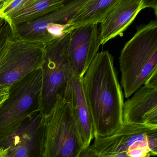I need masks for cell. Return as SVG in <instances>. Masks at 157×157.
Wrapping results in <instances>:
<instances>
[{
	"label": "cell",
	"mask_w": 157,
	"mask_h": 157,
	"mask_svg": "<svg viewBox=\"0 0 157 157\" xmlns=\"http://www.w3.org/2000/svg\"><path fill=\"white\" fill-rule=\"evenodd\" d=\"M67 2L65 0H30L22 10L7 20L14 27L40 18L60 8Z\"/></svg>",
	"instance_id": "9a60e30c"
},
{
	"label": "cell",
	"mask_w": 157,
	"mask_h": 157,
	"mask_svg": "<svg viewBox=\"0 0 157 157\" xmlns=\"http://www.w3.org/2000/svg\"><path fill=\"white\" fill-rule=\"evenodd\" d=\"M69 56L73 73L83 78L98 53L100 44L98 24L70 29Z\"/></svg>",
	"instance_id": "ba28073f"
},
{
	"label": "cell",
	"mask_w": 157,
	"mask_h": 157,
	"mask_svg": "<svg viewBox=\"0 0 157 157\" xmlns=\"http://www.w3.org/2000/svg\"><path fill=\"white\" fill-rule=\"evenodd\" d=\"M30 0H6L0 10V18L7 19L23 9Z\"/></svg>",
	"instance_id": "ac0fdd59"
},
{
	"label": "cell",
	"mask_w": 157,
	"mask_h": 157,
	"mask_svg": "<svg viewBox=\"0 0 157 157\" xmlns=\"http://www.w3.org/2000/svg\"><path fill=\"white\" fill-rule=\"evenodd\" d=\"M94 138L110 136L123 124L124 95L107 51L98 52L82 78Z\"/></svg>",
	"instance_id": "6da1fadb"
},
{
	"label": "cell",
	"mask_w": 157,
	"mask_h": 157,
	"mask_svg": "<svg viewBox=\"0 0 157 157\" xmlns=\"http://www.w3.org/2000/svg\"><path fill=\"white\" fill-rule=\"evenodd\" d=\"M118 0H88L67 24L70 29L88 24L101 23Z\"/></svg>",
	"instance_id": "5bb4252c"
},
{
	"label": "cell",
	"mask_w": 157,
	"mask_h": 157,
	"mask_svg": "<svg viewBox=\"0 0 157 157\" xmlns=\"http://www.w3.org/2000/svg\"></svg>",
	"instance_id": "4316f807"
},
{
	"label": "cell",
	"mask_w": 157,
	"mask_h": 157,
	"mask_svg": "<svg viewBox=\"0 0 157 157\" xmlns=\"http://www.w3.org/2000/svg\"><path fill=\"white\" fill-rule=\"evenodd\" d=\"M146 8H152L154 10L155 15L157 16V0H144Z\"/></svg>",
	"instance_id": "44dd1931"
},
{
	"label": "cell",
	"mask_w": 157,
	"mask_h": 157,
	"mask_svg": "<svg viewBox=\"0 0 157 157\" xmlns=\"http://www.w3.org/2000/svg\"><path fill=\"white\" fill-rule=\"evenodd\" d=\"M78 157H128L121 154L104 153L95 151L90 146L83 148Z\"/></svg>",
	"instance_id": "d6986e66"
},
{
	"label": "cell",
	"mask_w": 157,
	"mask_h": 157,
	"mask_svg": "<svg viewBox=\"0 0 157 157\" xmlns=\"http://www.w3.org/2000/svg\"><path fill=\"white\" fill-rule=\"evenodd\" d=\"M13 135L25 144L29 157H44L45 116L41 111L36 112L26 117Z\"/></svg>",
	"instance_id": "4fadbf2b"
},
{
	"label": "cell",
	"mask_w": 157,
	"mask_h": 157,
	"mask_svg": "<svg viewBox=\"0 0 157 157\" xmlns=\"http://www.w3.org/2000/svg\"><path fill=\"white\" fill-rule=\"evenodd\" d=\"M63 98L70 104L84 147L94 138L92 120L82 84V78L73 73Z\"/></svg>",
	"instance_id": "7c38bea8"
},
{
	"label": "cell",
	"mask_w": 157,
	"mask_h": 157,
	"mask_svg": "<svg viewBox=\"0 0 157 157\" xmlns=\"http://www.w3.org/2000/svg\"><path fill=\"white\" fill-rule=\"evenodd\" d=\"M7 149L8 157H29L25 144L18 137L13 135L0 143V149Z\"/></svg>",
	"instance_id": "2e32d148"
},
{
	"label": "cell",
	"mask_w": 157,
	"mask_h": 157,
	"mask_svg": "<svg viewBox=\"0 0 157 157\" xmlns=\"http://www.w3.org/2000/svg\"><path fill=\"white\" fill-rule=\"evenodd\" d=\"M90 147L100 152L128 157H147L157 154V127L123 124L112 135L97 137Z\"/></svg>",
	"instance_id": "8992f818"
},
{
	"label": "cell",
	"mask_w": 157,
	"mask_h": 157,
	"mask_svg": "<svg viewBox=\"0 0 157 157\" xmlns=\"http://www.w3.org/2000/svg\"><path fill=\"white\" fill-rule=\"evenodd\" d=\"M15 36L13 26L8 20L3 19L0 25V60L9 43Z\"/></svg>",
	"instance_id": "e0dca14e"
},
{
	"label": "cell",
	"mask_w": 157,
	"mask_h": 157,
	"mask_svg": "<svg viewBox=\"0 0 157 157\" xmlns=\"http://www.w3.org/2000/svg\"><path fill=\"white\" fill-rule=\"evenodd\" d=\"M44 157H78L84 147L68 101L59 96L45 116Z\"/></svg>",
	"instance_id": "5b68a950"
},
{
	"label": "cell",
	"mask_w": 157,
	"mask_h": 157,
	"mask_svg": "<svg viewBox=\"0 0 157 157\" xmlns=\"http://www.w3.org/2000/svg\"><path fill=\"white\" fill-rule=\"evenodd\" d=\"M45 45L15 36L0 60V87H10L33 71L41 68Z\"/></svg>",
	"instance_id": "52a82bcc"
},
{
	"label": "cell",
	"mask_w": 157,
	"mask_h": 157,
	"mask_svg": "<svg viewBox=\"0 0 157 157\" xmlns=\"http://www.w3.org/2000/svg\"><path fill=\"white\" fill-rule=\"evenodd\" d=\"M9 90L8 87H0V105L8 98Z\"/></svg>",
	"instance_id": "ffe728a7"
},
{
	"label": "cell",
	"mask_w": 157,
	"mask_h": 157,
	"mask_svg": "<svg viewBox=\"0 0 157 157\" xmlns=\"http://www.w3.org/2000/svg\"><path fill=\"white\" fill-rule=\"evenodd\" d=\"M136 32L122 49L119 57L121 83L128 98L157 73V21L136 27Z\"/></svg>",
	"instance_id": "7a4b0ae2"
},
{
	"label": "cell",
	"mask_w": 157,
	"mask_h": 157,
	"mask_svg": "<svg viewBox=\"0 0 157 157\" xmlns=\"http://www.w3.org/2000/svg\"><path fill=\"white\" fill-rule=\"evenodd\" d=\"M6 0H0V10L3 7Z\"/></svg>",
	"instance_id": "603a6c76"
},
{
	"label": "cell",
	"mask_w": 157,
	"mask_h": 157,
	"mask_svg": "<svg viewBox=\"0 0 157 157\" xmlns=\"http://www.w3.org/2000/svg\"><path fill=\"white\" fill-rule=\"evenodd\" d=\"M69 32L45 46L40 98V111L45 116L51 112L58 97H63L73 74L69 56Z\"/></svg>",
	"instance_id": "277c9868"
},
{
	"label": "cell",
	"mask_w": 157,
	"mask_h": 157,
	"mask_svg": "<svg viewBox=\"0 0 157 157\" xmlns=\"http://www.w3.org/2000/svg\"><path fill=\"white\" fill-rule=\"evenodd\" d=\"M146 8L144 0H118L100 25L101 45L118 36H122L138 13Z\"/></svg>",
	"instance_id": "8fae6325"
},
{
	"label": "cell",
	"mask_w": 157,
	"mask_h": 157,
	"mask_svg": "<svg viewBox=\"0 0 157 157\" xmlns=\"http://www.w3.org/2000/svg\"><path fill=\"white\" fill-rule=\"evenodd\" d=\"M123 124L157 127V85L146 83L124 102Z\"/></svg>",
	"instance_id": "9c48e42d"
},
{
	"label": "cell",
	"mask_w": 157,
	"mask_h": 157,
	"mask_svg": "<svg viewBox=\"0 0 157 157\" xmlns=\"http://www.w3.org/2000/svg\"><path fill=\"white\" fill-rule=\"evenodd\" d=\"M88 1H67L60 8L40 18L16 25L13 27L15 36L21 40L44 44L45 33L48 26L54 23H67Z\"/></svg>",
	"instance_id": "30bf717a"
},
{
	"label": "cell",
	"mask_w": 157,
	"mask_h": 157,
	"mask_svg": "<svg viewBox=\"0 0 157 157\" xmlns=\"http://www.w3.org/2000/svg\"><path fill=\"white\" fill-rule=\"evenodd\" d=\"M0 19H1V18H0Z\"/></svg>",
	"instance_id": "484cf974"
},
{
	"label": "cell",
	"mask_w": 157,
	"mask_h": 157,
	"mask_svg": "<svg viewBox=\"0 0 157 157\" xmlns=\"http://www.w3.org/2000/svg\"><path fill=\"white\" fill-rule=\"evenodd\" d=\"M42 71L38 69L9 87L0 105V143L9 138L29 116L40 111Z\"/></svg>",
	"instance_id": "3957f363"
},
{
	"label": "cell",
	"mask_w": 157,
	"mask_h": 157,
	"mask_svg": "<svg viewBox=\"0 0 157 157\" xmlns=\"http://www.w3.org/2000/svg\"><path fill=\"white\" fill-rule=\"evenodd\" d=\"M1 157H8L7 155V149H3V152L2 154Z\"/></svg>",
	"instance_id": "7402d4cb"
},
{
	"label": "cell",
	"mask_w": 157,
	"mask_h": 157,
	"mask_svg": "<svg viewBox=\"0 0 157 157\" xmlns=\"http://www.w3.org/2000/svg\"><path fill=\"white\" fill-rule=\"evenodd\" d=\"M3 21V19H0V25L2 24V22Z\"/></svg>",
	"instance_id": "d4e9b609"
},
{
	"label": "cell",
	"mask_w": 157,
	"mask_h": 157,
	"mask_svg": "<svg viewBox=\"0 0 157 157\" xmlns=\"http://www.w3.org/2000/svg\"><path fill=\"white\" fill-rule=\"evenodd\" d=\"M3 148L0 149V157H1L2 154L3 152Z\"/></svg>",
	"instance_id": "cb8c5ba5"
}]
</instances>
